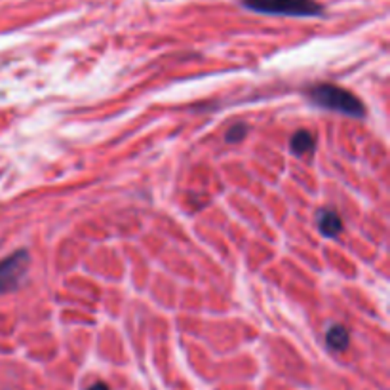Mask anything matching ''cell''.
Instances as JSON below:
<instances>
[{
    "instance_id": "1",
    "label": "cell",
    "mask_w": 390,
    "mask_h": 390,
    "mask_svg": "<svg viewBox=\"0 0 390 390\" xmlns=\"http://www.w3.org/2000/svg\"><path fill=\"white\" fill-rule=\"evenodd\" d=\"M307 96L316 107H322V109L352 116V118H362L365 115L364 103L352 92L343 90L335 84H316L313 88H308Z\"/></svg>"
},
{
    "instance_id": "2",
    "label": "cell",
    "mask_w": 390,
    "mask_h": 390,
    "mask_svg": "<svg viewBox=\"0 0 390 390\" xmlns=\"http://www.w3.org/2000/svg\"><path fill=\"white\" fill-rule=\"evenodd\" d=\"M242 6L256 13L286 18H318L324 13L318 0H242Z\"/></svg>"
},
{
    "instance_id": "3",
    "label": "cell",
    "mask_w": 390,
    "mask_h": 390,
    "mask_svg": "<svg viewBox=\"0 0 390 390\" xmlns=\"http://www.w3.org/2000/svg\"><path fill=\"white\" fill-rule=\"evenodd\" d=\"M29 265H31V257L25 250L15 251L6 259H2L0 261V294H6L18 288L25 278Z\"/></svg>"
},
{
    "instance_id": "4",
    "label": "cell",
    "mask_w": 390,
    "mask_h": 390,
    "mask_svg": "<svg viewBox=\"0 0 390 390\" xmlns=\"http://www.w3.org/2000/svg\"><path fill=\"white\" fill-rule=\"evenodd\" d=\"M316 225L318 230L326 238L339 237L343 230V219L339 218V213H335L333 210H320L316 215Z\"/></svg>"
},
{
    "instance_id": "5",
    "label": "cell",
    "mask_w": 390,
    "mask_h": 390,
    "mask_svg": "<svg viewBox=\"0 0 390 390\" xmlns=\"http://www.w3.org/2000/svg\"><path fill=\"white\" fill-rule=\"evenodd\" d=\"M351 343V335H348V329L341 324H333L329 329L326 332V345L335 352L345 351L346 346Z\"/></svg>"
},
{
    "instance_id": "6",
    "label": "cell",
    "mask_w": 390,
    "mask_h": 390,
    "mask_svg": "<svg viewBox=\"0 0 390 390\" xmlns=\"http://www.w3.org/2000/svg\"><path fill=\"white\" fill-rule=\"evenodd\" d=\"M314 145H316V139H314V135L307 130H299V132H295L291 141H289V147L294 151V154H308L313 153Z\"/></svg>"
},
{
    "instance_id": "7",
    "label": "cell",
    "mask_w": 390,
    "mask_h": 390,
    "mask_svg": "<svg viewBox=\"0 0 390 390\" xmlns=\"http://www.w3.org/2000/svg\"><path fill=\"white\" fill-rule=\"evenodd\" d=\"M248 134V124H244V122H238L234 126H230L227 130V134H225V141L227 143H238V141H242Z\"/></svg>"
},
{
    "instance_id": "8",
    "label": "cell",
    "mask_w": 390,
    "mask_h": 390,
    "mask_svg": "<svg viewBox=\"0 0 390 390\" xmlns=\"http://www.w3.org/2000/svg\"><path fill=\"white\" fill-rule=\"evenodd\" d=\"M88 390H111V389L105 383H94Z\"/></svg>"
}]
</instances>
